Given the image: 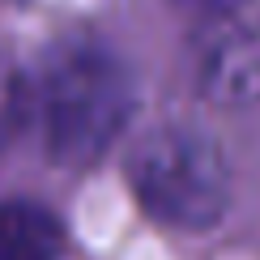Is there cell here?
<instances>
[{"mask_svg": "<svg viewBox=\"0 0 260 260\" xmlns=\"http://www.w3.org/2000/svg\"><path fill=\"white\" fill-rule=\"evenodd\" d=\"M128 179L141 205L179 231L213 226L231 201V171L218 141L183 124H167L141 137L128 158Z\"/></svg>", "mask_w": 260, "mask_h": 260, "instance_id": "obj_2", "label": "cell"}, {"mask_svg": "<svg viewBox=\"0 0 260 260\" xmlns=\"http://www.w3.org/2000/svg\"><path fill=\"white\" fill-rule=\"evenodd\" d=\"M21 115H26V81L17 77V69L0 56V145L17 133Z\"/></svg>", "mask_w": 260, "mask_h": 260, "instance_id": "obj_5", "label": "cell"}, {"mask_svg": "<svg viewBox=\"0 0 260 260\" xmlns=\"http://www.w3.org/2000/svg\"><path fill=\"white\" fill-rule=\"evenodd\" d=\"M201 85L218 103H256L260 99V35L243 26L218 30L201 51Z\"/></svg>", "mask_w": 260, "mask_h": 260, "instance_id": "obj_3", "label": "cell"}, {"mask_svg": "<svg viewBox=\"0 0 260 260\" xmlns=\"http://www.w3.org/2000/svg\"><path fill=\"white\" fill-rule=\"evenodd\" d=\"M64 226L43 201H0V260H60Z\"/></svg>", "mask_w": 260, "mask_h": 260, "instance_id": "obj_4", "label": "cell"}, {"mask_svg": "<svg viewBox=\"0 0 260 260\" xmlns=\"http://www.w3.org/2000/svg\"><path fill=\"white\" fill-rule=\"evenodd\" d=\"M175 5L183 9V13H197V17L218 21V17H231L235 9L243 5V0H175Z\"/></svg>", "mask_w": 260, "mask_h": 260, "instance_id": "obj_6", "label": "cell"}, {"mask_svg": "<svg viewBox=\"0 0 260 260\" xmlns=\"http://www.w3.org/2000/svg\"><path fill=\"white\" fill-rule=\"evenodd\" d=\"M26 111L51 162L90 167L111 149L133 111L128 69L103 43H64L26 90Z\"/></svg>", "mask_w": 260, "mask_h": 260, "instance_id": "obj_1", "label": "cell"}]
</instances>
